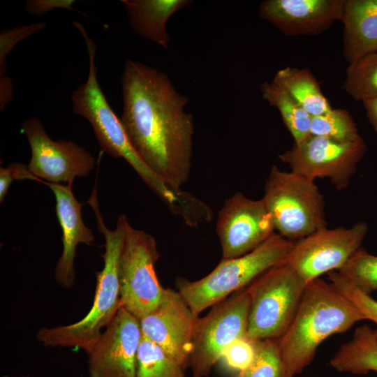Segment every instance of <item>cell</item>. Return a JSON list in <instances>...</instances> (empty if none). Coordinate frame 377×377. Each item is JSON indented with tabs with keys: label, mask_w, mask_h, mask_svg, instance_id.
Instances as JSON below:
<instances>
[{
	"label": "cell",
	"mask_w": 377,
	"mask_h": 377,
	"mask_svg": "<svg viewBox=\"0 0 377 377\" xmlns=\"http://www.w3.org/2000/svg\"><path fill=\"white\" fill-rule=\"evenodd\" d=\"M311 135L342 142L362 140L350 114L344 109H331L311 118Z\"/></svg>",
	"instance_id": "25"
},
{
	"label": "cell",
	"mask_w": 377,
	"mask_h": 377,
	"mask_svg": "<svg viewBox=\"0 0 377 377\" xmlns=\"http://www.w3.org/2000/svg\"><path fill=\"white\" fill-rule=\"evenodd\" d=\"M295 242L275 232L252 251L234 258L222 259L205 277L197 281L176 279L177 291L195 316L248 286L270 268L283 263Z\"/></svg>",
	"instance_id": "5"
},
{
	"label": "cell",
	"mask_w": 377,
	"mask_h": 377,
	"mask_svg": "<svg viewBox=\"0 0 377 377\" xmlns=\"http://www.w3.org/2000/svg\"><path fill=\"white\" fill-rule=\"evenodd\" d=\"M160 257L155 238L127 219L119 262L121 304L139 320L161 302L165 290L155 271Z\"/></svg>",
	"instance_id": "8"
},
{
	"label": "cell",
	"mask_w": 377,
	"mask_h": 377,
	"mask_svg": "<svg viewBox=\"0 0 377 377\" xmlns=\"http://www.w3.org/2000/svg\"><path fill=\"white\" fill-rule=\"evenodd\" d=\"M73 2L74 1H29L26 8L31 15H43L57 7L71 9Z\"/></svg>",
	"instance_id": "32"
},
{
	"label": "cell",
	"mask_w": 377,
	"mask_h": 377,
	"mask_svg": "<svg viewBox=\"0 0 377 377\" xmlns=\"http://www.w3.org/2000/svg\"><path fill=\"white\" fill-rule=\"evenodd\" d=\"M367 117L377 135V97L362 102Z\"/></svg>",
	"instance_id": "33"
},
{
	"label": "cell",
	"mask_w": 377,
	"mask_h": 377,
	"mask_svg": "<svg viewBox=\"0 0 377 377\" xmlns=\"http://www.w3.org/2000/svg\"><path fill=\"white\" fill-rule=\"evenodd\" d=\"M343 88L355 101L377 97V52L348 65Z\"/></svg>",
	"instance_id": "24"
},
{
	"label": "cell",
	"mask_w": 377,
	"mask_h": 377,
	"mask_svg": "<svg viewBox=\"0 0 377 377\" xmlns=\"http://www.w3.org/2000/svg\"><path fill=\"white\" fill-rule=\"evenodd\" d=\"M140 320L121 305L88 353L89 377H135Z\"/></svg>",
	"instance_id": "14"
},
{
	"label": "cell",
	"mask_w": 377,
	"mask_h": 377,
	"mask_svg": "<svg viewBox=\"0 0 377 377\" xmlns=\"http://www.w3.org/2000/svg\"><path fill=\"white\" fill-rule=\"evenodd\" d=\"M43 183L54 193L56 214L62 230L63 251L56 265L54 277L59 286L69 289L75 285L74 261L77 246L81 243L91 245L95 237L82 220V205L73 193V184Z\"/></svg>",
	"instance_id": "17"
},
{
	"label": "cell",
	"mask_w": 377,
	"mask_h": 377,
	"mask_svg": "<svg viewBox=\"0 0 377 377\" xmlns=\"http://www.w3.org/2000/svg\"><path fill=\"white\" fill-rule=\"evenodd\" d=\"M327 275L330 282L360 309L366 319L377 325V300L357 289L337 271Z\"/></svg>",
	"instance_id": "28"
},
{
	"label": "cell",
	"mask_w": 377,
	"mask_h": 377,
	"mask_svg": "<svg viewBox=\"0 0 377 377\" xmlns=\"http://www.w3.org/2000/svg\"><path fill=\"white\" fill-rule=\"evenodd\" d=\"M21 131L31 151L28 168L39 180L73 184L77 177H87L94 168L95 158L88 151L71 140H52L36 117L24 121Z\"/></svg>",
	"instance_id": "12"
},
{
	"label": "cell",
	"mask_w": 377,
	"mask_h": 377,
	"mask_svg": "<svg viewBox=\"0 0 377 377\" xmlns=\"http://www.w3.org/2000/svg\"><path fill=\"white\" fill-rule=\"evenodd\" d=\"M83 36L89 54L87 80L72 94L73 111L87 119L103 150L114 158H123L135 170L144 182L172 212L179 205L182 193L168 186L143 161L130 142L121 119L108 104L97 79L95 65L96 46L84 26L73 22Z\"/></svg>",
	"instance_id": "4"
},
{
	"label": "cell",
	"mask_w": 377,
	"mask_h": 377,
	"mask_svg": "<svg viewBox=\"0 0 377 377\" xmlns=\"http://www.w3.org/2000/svg\"><path fill=\"white\" fill-rule=\"evenodd\" d=\"M186 367L142 335L137 353L135 377H185Z\"/></svg>",
	"instance_id": "23"
},
{
	"label": "cell",
	"mask_w": 377,
	"mask_h": 377,
	"mask_svg": "<svg viewBox=\"0 0 377 377\" xmlns=\"http://www.w3.org/2000/svg\"><path fill=\"white\" fill-rule=\"evenodd\" d=\"M32 179L38 181L29 170L28 166L21 163H13L6 168H0V202H2L13 180Z\"/></svg>",
	"instance_id": "31"
},
{
	"label": "cell",
	"mask_w": 377,
	"mask_h": 377,
	"mask_svg": "<svg viewBox=\"0 0 377 377\" xmlns=\"http://www.w3.org/2000/svg\"><path fill=\"white\" fill-rule=\"evenodd\" d=\"M260 91L263 98L279 111L295 145L301 144L311 135L312 117L290 94L272 81L261 84Z\"/></svg>",
	"instance_id": "22"
},
{
	"label": "cell",
	"mask_w": 377,
	"mask_h": 377,
	"mask_svg": "<svg viewBox=\"0 0 377 377\" xmlns=\"http://www.w3.org/2000/svg\"><path fill=\"white\" fill-rule=\"evenodd\" d=\"M232 377H295L286 369L277 339L256 340V353L252 362Z\"/></svg>",
	"instance_id": "26"
},
{
	"label": "cell",
	"mask_w": 377,
	"mask_h": 377,
	"mask_svg": "<svg viewBox=\"0 0 377 377\" xmlns=\"http://www.w3.org/2000/svg\"><path fill=\"white\" fill-rule=\"evenodd\" d=\"M94 209L97 228L105 237L104 265L96 272V286L93 304L79 321L54 327H43L36 334L38 341L46 347H74L87 354L100 338L101 330L111 323L121 306L119 262L125 236L127 217L119 215L114 230L108 229L98 209L97 193L87 201Z\"/></svg>",
	"instance_id": "3"
},
{
	"label": "cell",
	"mask_w": 377,
	"mask_h": 377,
	"mask_svg": "<svg viewBox=\"0 0 377 377\" xmlns=\"http://www.w3.org/2000/svg\"><path fill=\"white\" fill-rule=\"evenodd\" d=\"M45 26L46 23L42 22L20 25L1 31L0 34V79L6 77L5 75L6 57L15 45L36 32L43 29Z\"/></svg>",
	"instance_id": "29"
},
{
	"label": "cell",
	"mask_w": 377,
	"mask_h": 377,
	"mask_svg": "<svg viewBox=\"0 0 377 377\" xmlns=\"http://www.w3.org/2000/svg\"><path fill=\"white\" fill-rule=\"evenodd\" d=\"M131 25L141 37L167 49L170 36L166 31L169 18L190 5L189 0H121Z\"/></svg>",
	"instance_id": "19"
},
{
	"label": "cell",
	"mask_w": 377,
	"mask_h": 377,
	"mask_svg": "<svg viewBox=\"0 0 377 377\" xmlns=\"http://www.w3.org/2000/svg\"><path fill=\"white\" fill-rule=\"evenodd\" d=\"M272 82L290 94L311 117L332 109L318 82L307 68H284L277 71Z\"/></svg>",
	"instance_id": "21"
},
{
	"label": "cell",
	"mask_w": 377,
	"mask_h": 377,
	"mask_svg": "<svg viewBox=\"0 0 377 377\" xmlns=\"http://www.w3.org/2000/svg\"><path fill=\"white\" fill-rule=\"evenodd\" d=\"M367 149L363 139L342 142L311 135L279 156L291 171L314 180L328 178L334 187L345 189Z\"/></svg>",
	"instance_id": "11"
},
{
	"label": "cell",
	"mask_w": 377,
	"mask_h": 377,
	"mask_svg": "<svg viewBox=\"0 0 377 377\" xmlns=\"http://www.w3.org/2000/svg\"><path fill=\"white\" fill-rule=\"evenodd\" d=\"M256 353V341L242 337L234 341L225 350L222 357L227 366L239 372L253 361Z\"/></svg>",
	"instance_id": "30"
},
{
	"label": "cell",
	"mask_w": 377,
	"mask_h": 377,
	"mask_svg": "<svg viewBox=\"0 0 377 377\" xmlns=\"http://www.w3.org/2000/svg\"><path fill=\"white\" fill-rule=\"evenodd\" d=\"M363 320L360 309L330 282L318 278L307 283L291 323L277 339L287 371L294 376L302 372L323 341Z\"/></svg>",
	"instance_id": "2"
},
{
	"label": "cell",
	"mask_w": 377,
	"mask_h": 377,
	"mask_svg": "<svg viewBox=\"0 0 377 377\" xmlns=\"http://www.w3.org/2000/svg\"><path fill=\"white\" fill-rule=\"evenodd\" d=\"M197 318L177 290L165 288L159 304L140 323L144 337L187 367Z\"/></svg>",
	"instance_id": "15"
},
{
	"label": "cell",
	"mask_w": 377,
	"mask_h": 377,
	"mask_svg": "<svg viewBox=\"0 0 377 377\" xmlns=\"http://www.w3.org/2000/svg\"><path fill=\"white\" fill-rule=\"evenodd\" d=\"M121 121L135 151L175 191L189 179L193 116L184 108L188 98L157 69L127 60L121 78Z\"/></svg>",
	"instance_id": "1"
},
{
	"label": "cell",
	"mask_w": 377,
	"mask_h": 377,
	"mask_svg": "<svg viewBox=\"0 0 377 377\" xmlns=\"http://www.w3.org/2000/svg\"><path fill=\"white\" fill-rule=\"evenodd\" d=\"M307 283L285 261L246 286L249 313L246 337L278 339L288 327Z\"/></svg>",
	"instance_id": "7"
},
{
	"label": "cell",
	"mask_w": 377,
	"mask_h": 377,
	"mask_svg": "<svg viewBox=\"0 0 377 377\" xmlns=\"http://www.w3.org/2000/svg\"><path fill=\"white\" fill-rule=\"evenodd\" d=\"M338 371L364 375L377 372V330L358 327L353 337L340 346L330 361Z\"/></svg>",
	"instance_id": "20"
},
{
	"label": "cell",
	"mask_w": 377,
	"mask_h": 377,
	"mask_svg": "<svg viewBox=\"0 0 377 377\" xmlns=\"http://www.w3.org/2000/svg\"><path fill=\"white\" fill-rule=\"evenodd\" d=\"M345 0H265L260 17L287 36H314L340 20Z\"/></svg>",
	"instance_id": "16"
},
{
	"label": "cell",
	"mask_w": 377,
	"mask_h": 377,
	"mask_svg": "<svg viewBox=\"0 0 377 377\" xmlns=\"http://www.w3.org/2000/svg\"><path fill=\"white\" fill-rule=\"evenodd\" d=\"M362 292L370 295L377 290V256L360 247L337 271Z\"/></svg>",
	"instance_id": "27"
},
{
	"label": "cell",
	"mask_w": 377,
	"mask_h": 377,
	"mask_svg": "<svg viewBox=\"0 0 377 377\" xmlns=\"http://www.w3.org/2000/svg\"><path fill=\"white\" fill-rule=\"evenodd\" d=\"M249 313L246 287L214 305L205 316L196 318L189 361L193 377L207 376L227 347L246 337Z\"/></svg>",
	"instance_id": "9"
},
{
	"label": "cell",
	"mask_w": 377,
	"mask_h": 377,
	"mask_svg": "<svg viewBox=\"0 0 377 377\" xmlns=\"http://www.w3.org/2000/svg\"><path fill=\"white\" fill-rule=\"evenodd\" d=\"M262 198L279 235L296 242L327 227L323 195L314 180L274 165Z\"/></svg>",
	"instance_id": "6"
},
{
	"label": "cell",
	"mask_w": 377,
	"mask_h": 377,
	"mask_svg": "<svg viewBox=\"0 0 377 377\" xmlns=\"http://www.w3.org/2000/svg\"><path fill=\"white\" fill-rule=\"evenodd\" d=\"M343 55L350 64L377 52V0H345Z\"/></svg>",
	"instance_id": "18"
},
{
	"label": "cell",
	"mask_w": 377,
	"mask_h": 377,
	"mask_svg": "<svg viewBox=\"0 0 377 377\" xmlns=\"http://www.w3.org/2000/svg\"><path fill=\"white\" fill-rule=\"evenodd\" d=\"M216 231L222 259H229L256 249L275 233V228L263 198L253 200L237 192L219 212Z\"/></svg>",
	"instance_id": "13"
},
{
	"label": "cell",
	"mask_w": 377,
	"mask_h": 377,
	"mask_svg": "<svg viewBox=\"0 0 377 377\" xmlns=\"http://www.w3.org/2000/svg\"><path fill=\"white\" fill-rule=\"evenodd\" d=\"M368 230L364 221L349 228L318 229L295 242L285 263L309 283L342 267L362 247Z\"/></svg>",
	"instance_id": "10"
},
{
	"label": "cell",
	"mask_w": 377,
	"mask_h": 377,
	"mask_svg": "<svg viewBox=\"0 0 377 377\" xmlns=\"http://www.w3.org/2000/svg\"><path fill=\"white\" fill-rule=\"evenodd\" d=\"M1 377H29V376H10L8 375H3Z\"/></svg>",
	"instance_id": "34"
}]
</instances>
